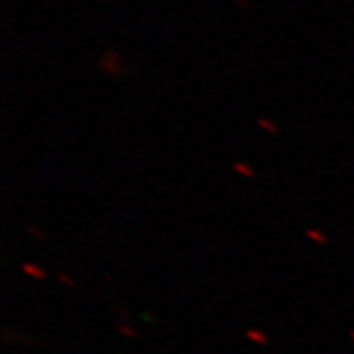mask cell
Masks as SVG:
<instances>
[{"label":"cell","instance_id":"277c9868","mask_svg":"<svg viewBox=\"0 0 354 354\" xmlns=\"http://www.w3.org/2000/svg\"><path fill=\"white\" fill-rule=\"evenodd\" d=\"M259 123H261L262 127H266V129H270L271 132H277V127L271 125V123H268V120H259Z\"/></svg>","mask_w":354,"mask_h":354},{"label":"cell","instance_id":"6da1fadb","mask_svg":"<svg viewBox=\"0 0 354 354\" xmlns=\"http://www.w3.org/2000/svg\"><path fill=\"white\" fill-rule=\"evenodd\" d=\"M308 237L311 239V241H317V243H320V244L327 243L326 235H324L322 232H318V230H308Z\"/></svg>","mask_w":354,"mask_h":354},{"label":"cell","instance_id":"5b68a950","mask_svg":"<svg viewBox=\"0 0 354 354\" xmlns=\"http://www.w3.org/2000/svg\"><path fill=\"white\" fill-rule=\"evenodd\" d=\"M58 279H60L62 282H66V284H69V286L75 284V282H73V280H69V279H67V277H64V275H58Z\"/></svg>","mask_w":354,"mask_h":354},{"label":"cell","instance_id":"7a4b0ae2","mask_svg":"<svg viewBox=\"0 0 354 354\" xmlns=\"http://www.w3.org/2000/svg\"><path fill=\"white\" fill-rule=\"evenodd\" d=\"M24 270L28 271V273H31V275L38 277V279H46V273L38 270V268L35 264H26V266H24Z\"/></svg>","mask_w":354,"mask_h":354},{"label":"cell","instance_id":"3957f363","mask_svg":"<svg viewBox=\"0 0 354 354\" xmlns=\"http://www.w3.org/2000/svg\"><path fill=\"white\" fill-rule=\"evenodd\" d=\"M235 170H237V172H241V174H244V176H248V177H253L255 176V174H253V170L250 167H244L243 163H235Z\"/></svg>","mask_w":354,"mask_h":354}]
</instances>
